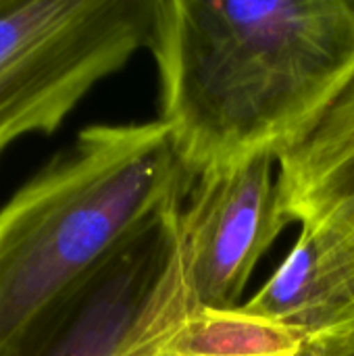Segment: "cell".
Segmentation results:
<instances>
[{"label": "cell", "instance_id": "1", "mask_svg": "<svg viewBox=\"0 0 354 356\" xmlns=\"http://www.w3.org/2000/svg\"><path fill=\"white\" fill-rule=\"evenodd\" d=\"M159 121L194 179L277 161L354 77V0H154Z\"/></svg>", "mask_w": 354, "mask_h": 356}, {"label": "cell", "instance_id": "2", "mask_svg": "<svg viewBox=\"0 0 354 356\" xmlns=\"http://www.w3.org/2000/svg\"><path fill=\"white\" fill-rule=\"evenodd\" d=\"M165 125H90L0 207V356L65 311L186 198Z\"/></svg>", "mask_w": 354, "mask_h": 356}, {"label": "cell", "instance_id": "3", "mask_svg": "<svg viewBox=\"0 0 354 356\" xmlns=\"http://www.w3.org/2000/svg\"><path fill=\"white\" fill-rule=\"evenodd\" d=\"M154 0H0V159L150 46Z\"/></svg>", "mask_w": 354, "mask_h": 356}, {"label": "cell", "instance_id": "4", "mask_svg": "<svg viewBox=\"0 0 354 356\" xmlns=\"http://www.w3.org/2000/svg\"><path fill=\"white\" fill-rule=\"evenodd\" d=\"M286 225L277 156L259 154L194 177L173 215L194 305L240 307L252 271Z\"/></svg>", "mask_w": 354, "mask_h": 356}, {"label": "cell", "instance_id": "5", "mask_svg": "<svg viewBox=\"0 0 354 356\" xmlns=\"http://www.w3.org/2000/svg\"><path fill=\"white\" fill-rule=\"evenodd\" d=\"M313 338L315 334L255 315L242 305L196 307L173 232V213H169L161 269L113 356H296Z\"/></svg>", "mask_w": 354, "mask_h": 356}, {"label": "cell", "instance_id": "6", "mask_svg": "<svg viewBox=\"0 0 354 356\" xmlns=\"http://www.w3.org/2000/svg\"><path fill=\"white\" fill-rule=\"evenodd\" d=\"M242 307L315 336L353 330L354 196L309 215L288 257Z\"/></svg>", "mask_w": 354, "mask_h": 356}, {"label": "cell", "instance_id": "7", "mask_svg": "<svg viewBox=\"0 0 354 356\" xmlns=\"http://www.w3.org/2000/svg\"><path fill=\"white\" fill-rule=\"evenodd\" d=\"M163 254L165 219L10 356H113L154 284Z\"/></svg>", "mask_w": 354, "mask_h": 356}, {"label": "cell", "instance_id": "8", "mask_svg": "<svg viewBox=\"0 0 354 356\" xmlns=\"http://www.w3.org/2000/svg\"><path fill=\"white\" fill-rule=\"evenodd\" d=\"M277 190L290 223L354 196V77L319 125L277 161Z\"/></svg>", "mask_w": 354, "mask_h": 356}, {"label": "cell", "instance_id": "9", "mask_svg": "<svg viewBox=\"0 0 354 356\" xmlns=\"http://www.w3.org/2000/svg\"><path fill=\"white\" fill-rule=\"evenodd\" d=\"M296 356H354V327L319 334Z\"/></svg>", "mask_w": 354, "mask_h": 356}]
</instances>
